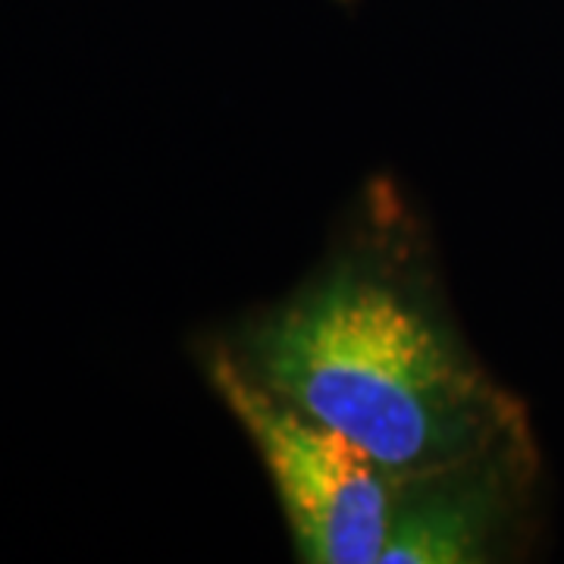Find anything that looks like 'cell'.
I'll list each match as a JSON object with an SVG mask.
<instances>
[{
    "mask_svg": "<svg viewBox=\"0 0 564 564\" xmlns=\"http://www.w3.org/2000/svg\"><path fill=\"white\" fill-rule=\"evenodd\" d=\"M502 443L395 480L392 524L380 564L486 562L502 514V477L496 467Z\"/></svg>",
    "mask_w": 564,
    "mask_h": 564,
    "instance_id": "3957f363",
    "label": "cell"
},
{
    "mask_svg": "<svg viewBox=\"0 0 564 564\" xmlns=\"http://www.w3.org/2000/svg\"><path fill=\"white\" fill-rule=\"evenodd\" d=\"M232 358L404 480L508 433V404L411 282L343 258L248 323Z\"/></svg>",
    "mask_w": 564,
    "mask_h": 564,
    "instance_id": "6da1fadb",
    "label": "cell"
},
{
    "mask_svg": "<svg viewBox=\"0 0 564 564\" xmlns=\"http://www.w3.org/2000/svg\"><path fill=\"white\" fill-rule=\"evenodd\" d=\"M210 383L242 423L276 489L295 558L307 564H380L395 477L336 426L254 380L232 351H214Z\"/></svg>",
    "mask_w": 564,
    "mask_h": 564,
    "instance_id": "7a4b0ae2",
    "label": "cell"
}]
</instances>
